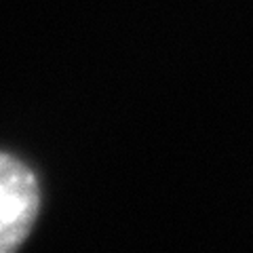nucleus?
<instances>
[{
  "instance_id": "obj_1",
  "label": "nucleus",
  "mask_w": 253,
  "mask_h": 253,
  "mask_svg": "<svg viewBox=\"0 0 253 253\" xmlns=\"http://www.w3.org/2000/svg\"><path fill=\"white\" fill-rule=\"evenodd\" d=\"M41 207L36 175L19 158L0 152V253L26 241Z\"/></svg>"
}]
</instances>
